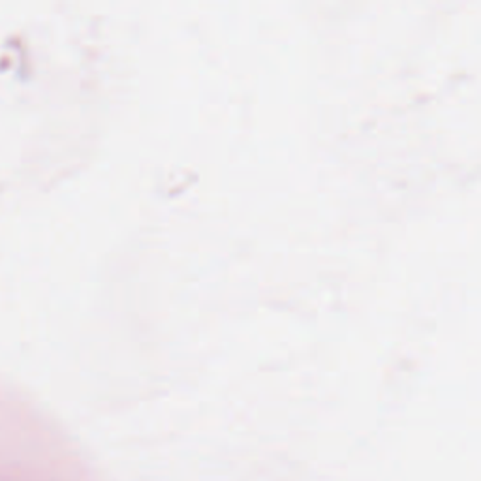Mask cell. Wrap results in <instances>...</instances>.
Wrapping results in <instances>:
<instances>
[]
</instances>
